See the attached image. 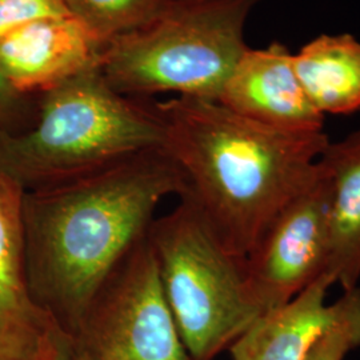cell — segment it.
Masks as SVG:
<instances>
[{
    "mask_svg": "<svg viewBox=\"0 0 360 360\" xmlns=\"http://www.w3.org/2000/svg\"><path fill=\"white\" fill-rule=\"evenodd\" d=\"M183 193L179 168L163 148L25 191L27 278L39 307L72 336L104 284L146 239L159 203Z\"/></svg>",
    "mask_w": 360,
    "mask_h": 360,
    "instance_id": "1",
    "label": "cell"
},
{
    "mask_svg": "<svg viewBox=\"0 0 360 360\" xmlns=\"http://www.w3.org/2000/svg\"><path fill=\"white\" fill-rule=\"evenodd\" d=\"M155 107L166 127L163 150L184 183L180 200L242 259L314 180L330 143L323 131L272 129L217 101L176 96Z\"/></svg>",
    "mask_w": 360,
    "mask_h": 360,
    "instance_id": "2",
    "label": "cell"
},
{
    "mask_svg": "<svg viewBox=\"0 0 360 360\" xmlns=\"http://www.w3.org/2000/svg\"><path fill=\"white\" fill-rule=\"evenodd\" d=\"M40 95L31 129H0V166L25 191L80 179L163 148L166 127L155 104L114 90L98 65Z\"/></svg>",
    "mask_w": 360,
    "mask_h": 360,
    "instance_id": "3",
    "label": "cell"
},
{
    "mask_svg": "<svg viewBox=\"0 0 360 360\" xmlns=\"http://www.w3.org/2000/svg\"><path fill=\"white\" fill-rule=\"evenodd\" d=\"M259 1L169 0L150 22L105 43L96 65L129 98L175 92L218 102L248 49L245 22Z\"/></svg>",
    "mask_w": 360,
    "mask_h": 360,
    "instance_id": "4",
    "label": "cell"
},
{
    "mask_svg": "<svg viewBox=\"0 0 360 360\" xmlns=\"http://www.w3.org/2000/svg\"><path fill=\"white\" fill-rule=\"evenodd\" d=\"M159 282L190 360H212L263 314L245 274L187 202L147 233Z\"/></svg>",
    "mask_w": 360,
    "mask_h": 360,
    "instance_id": "5",
    "label": "cell"
},
{
    "mask_svg": "<svg viewBox=\"0 0 360 360\" xmlns=\"http://www.w3.org/2000/svg\"><path fill=\"white\" fill-rule=\"evenodd\" d=\"M70 338L75 360H190L147 236L104 284Z\"/></svg>",
    "mask_w": 360,
    "mask_h": 360,
    "instance_id": "6",
    "label": "cell"
},
{
    "mask_svg": "<svg viewBox=\"0 0 360 360\" xmlns=\"http://www.w3.org/2000/svg\"><path fill=\"white\" fill-rule=\"evenodd\" d=\"M330 181L318 172L274 219L245 259L252 295L263 312L292 300L327 271L330 257Z\"/></svg>",
    "mask_w": 360,
    "mask_h": 360,
    "instance_id": "7",
    "label": "cell"
},
{
    "mask_svg": "<svg viewBox=\"0 0 360 360\" xmlns=\"http://www.w3.org/2000/svg\"><path fill=\"white\" fill-rule=\"evenodd\" d=\"M25 190L0 166V360H49L67 336L27 278Z\"/></svg>",
    "mask_w": 360,
    "mask_h": 360,
    "instance_id": "8",
    "label": "cell"
},
{
    "mask_svg": "<svg viewBox=\"0 0 360 360\" xmlns=\"http://www.w3.org/2000/svg\"><path fill=\"white\" fill-rule=\"evenodd\" d=\"M218 102L272 129L323 131L324 115L296 75L294 55L279 41L262 50L247 49Z\"/></svg>",
    "mask_w": 360,
    "mask_h": 360,
    "instance_id": "9",
    "label": "cell"
},
{
    "mask_svg": "<svg viewBox=\"0 0 360 360\" xmlns=\"http://www.w3.org/2000/svg\"><path fill=\"white\" fill-rule=\"evenodd\" d=\"M98 52L72 15L40 19L0 38V72L18 92L41 94L96 65Z\"/></svg>",
    "mask_w": 360,
    "mask_h": 360,
    "instance_id": "10",
    "label": "cell"
},
{
    "mask_svg": "<svg viewBox=\"0 0 360 360\" xmlns=\"http://www.w3.org/2000/svg\"><path fill=\"white\" fill-rule=\"evenodd\" d=\"M333 284L324 274L288 303L263 312L229 348L232 360H304L338 316V302L326 303Z\"/></svg>",
    "mask_w": 360,
    "mask_h": 360,
    "instance_id": "11",
    "label": "cell"
},
{
    "mask_svg": "<svg viewBox=\"0 0 360 360\" xmlns=\"http://www.w3.org/2000/svg\"><path fill=\"white\" fill-rule=\"evenodd\" d=\"M331 190L330 257L326 275L345 291L360 279V129L330 142L321 158Z\"/></svg>",
    "mask_w": 360,
    "mask_h": 360,
    "instance_id": "12",
    "label": "cell"
},
{
    "mask_svg": "<svg viewBox=\"0 0 360 360\" xmlns=\"http://www.w3.org/2000/svg\"><path fill=\"white\" fill-rule=\"evenodd\" d=\"M295 72L324 114L360 110V41L349 34L321 35L294 55Z\"/></svg>",
    "mask_w": 360,
    "mask_h": 360,
    "instance_id": "13",
    "label": "cell"
},
{
    "mask_svg": "<svg viewBox=\"0 0 360 360\" xmlns=\"http://www.w3.org/2000/svg\"><path fill=\"white\" fill-rule=\"evenodd\" d=\"M99 50L110 40L146 25L169 0H63Z\"/></svg>",
    "mask_w": 360,
    "mask_h": 360,
    "instance_id": "14",
    "label": "cell"
},
{
    "mask_svg": "<svg viewBox=\"0 0 360 360\" xmlns=\"http://www.w3.org/2000/svg\"><path fill=\"white\" fill-rule=\"evenodd\" d=\"M339 311L335 322L315 342L304 360H343L360 347V288L345 291L336 300Z\"/></svg>",
    "mask_w": 360,
    "mask_h": 360,
    "instance_id": "15",
    "label": "cell"
},
{
    "mask_svg": "<svg viewBox=\"0 0 360 360\" xmlns=\"http://www.w3.org/2000/svg\"><path fill=\"white\" fill-rule=\"evenodd\" d=\"M67 15L63 0H0V38L16 27Z\"/></svg>",
    "mask_w": 360,
    "mask_h": 360,
    "instance_id": "16",
    "label": "cell"
},
{
    "mask_svg": "<svg viewBox=\"0 0 360 360\" xmlns=\"http://www.w3.org/2000/svg\"><path fill=\"white\" fill-rule=\"evenodd\" d=\"M23 98L25 95L15 90L0 72V124L22 108Z\"/></svg>",
    "mask_w": 360,
    "mask_h": 360,
    "instance_id": "17",
    "label": "cell"
},
{
    "mask_svg": "<svg viewBox=\"0 0 360 360\" xmlns=\"http://www.w3.org/2000/svg\"><path fill=\"white\" fill-rule=\"evenodd\" d=\"M49 360H75L74 349H72V342H71V338L68 335L63 338V340L59 343L56 351L53 352V355Z\"/></svg>",
    "mask_w": 360,
    "mask_h": 360,
    "instance_id": "18",
    "label": "cell"
}]
</instances>
